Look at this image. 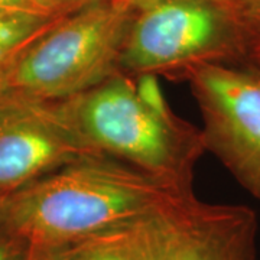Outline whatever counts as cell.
<instances>
[{
    "label": "cell",
    "instance_id": "1",
    "mask_svg": "<svg viewBox=\"0 0 260 260\" xmlns=\"http://www.w3.org/2000/svg\"><path fill=\"white\" fill-rule=\"evenodd\" d=\"M194 194L109 156L73 162L0 197V225L28 246L67 247Z\"/></svg>",
    "mask_w": 260,
    "mask_h": 260
},
{
    "label": "cell",
    "instance_id": "2",
    "mask_svg": "<svg viewBox=\"0 0 260 260\" xmlns=\"http://www.w3.org/2000/svg\"><path fill=\"white\" fill-rule=\"evenodd\" d=\"M58 107L99 155L192 189L195 165L207 152L203 132L171 110L156 77L119 71Z\"/></svg>",
    "mask_w": 260,
    "mask_h": 260
},
{
    "label": "cell",
    "instance_id": "3",
    "mask_svg": "<svg viewBox=\"0 0 260 260\" xmlns=\"http://www.w3.org/2000/svg\"><path fill=\"white\" fill-rule=\"evenodd\" d=\"M133 13L94 0L52 20L0 67V103H58L119 73Z\"/></svg>",
    "mask_w": 260,
    "mask_h": 260
},
{
    "label": "cell",
    "instance_id": "4",
    "mask_svg": "<svg viewBox=\"0 0 260 260\" xmlns=\"http://www.w3.org/2000/svg\"><path fill=\"white\" fill-rule=\"evenodd\" d=\"M253 41L234 0H162L133 13L119 70L178 78L198 65H242Z\"/></svg>",
    "mask_w": 260,
    "mask_h": 260
},
{
    "label": "cell",
    "instance_id": "5",
    "mask_svg": "<svg viewBox=\"0 0 260 260\" xmlns=\"http://www.w3.org/2000/svg\"><path fill=\"white\" fill-rule=\"evenodd\" d=\"M203 117L205 150L260 201V74L244 65L204 64L178 77Z\"/></svg>",
    "mask_w": 260,
    "mask_h": 260
},
{
    "label": "cell",
    "instance_id": "6",
    "mask_svg": "<svg viewBox=\"0 0 260 260\" xmlns=\"http://www.w3.org/2000/svg\"><path fill=\"white\" fill-rule=\"evenodd\" d=\"M94 156L58 103H0V197Z\"/></svg>",
    "mask_w": 260,
    "mask_h": 260
},
{
    "label": "cell",
    "instance_id": "7",
    "mask_svg": "<svg viewBox=\"0 0 260 260\" xmlns=\"http://www.w3.org/2000/svg\"><path fill=\"white\" fill-rule=\"evenodd\" d=\"M256 236L251 208L189 195L171 211L168 260H256Z\"/></svg>",
    "mask_w": 260,
    "mask_h": 260
},
{
    "label": "cell",
    "instance_id": "8",
    "mask_svg": "<svg viewBox=\"0 0 260 260\" xmlns=\"http://www.w3.org/2000/svg\"><path fill=\"white\" fill-rule=\"evenodd\" d=\"M175 205L70 244L64 260H168Z\"/></svg>",
    "mask_w": 260,
    "mask_h": 260
},
{
    "label": "cell",
    "instance_id": "9",
    "mask_svg": "<svg viewBox=\"0 0 260 260\" xmlns=\"http://www.w3.org/2000/svg\"><path fill=\"white\" fill-rule=\"evenodd\" d=\"M59 16L29 10L0 9V67L39 30Z\"/></svg>",
    "mask_w": 260,
    "mask_h": 260
},
{
    "label": "cell",
    "instance_id": "10",
    "mask_svg": "<svg viewBox=\"0 0 260 260\" xmlns=\"http://www.w3.org/2000/svg\"><path fill=\"white\" fill-rule=\"evenodd\" d=\"M28 250V243L0 225V260H26Z\"/></svg>",
    "mask_w": 260,
    "mask_h": 260
},
{
    "label": "cell",
    "instance_id": "11",
    "mask_svg": "<svg viewBox=\"0 0 260 260\" xmlns=\"http://www.w3.org/2000/svg\"><path fill=\"white\" fill-rule=\"evenodd\" d=\"M39 12L49 16H65L94 0H34Z\"/></svg>",
    "mask_w": 260,
    "mask_h": 260
},
{
    "label": "cell",
    "instance_id": "12",
    "mask_svg": "<svg viewBox=\"0 0 260 260\" xmlns=\"http://www.w3.org/2000/svg\"><path fill=\"white\" fill-rule=\"evenodd\" d=\"M234 3L253 39H260V0H234Z\"/></svg>",
    "mask_w": 260,
    "mask_h": 260
},
{
    "label": "cell",
    "instance_id": "13",
    "mask_svg": "<svg viewBox=\"0 0 260 260\" xmlns=\"http://www.w3.org/2000/svg\"><path fill=\"white\" fill-rule=\"evenodd\" d=\"M65 247L29 246L26 260H64Z\"/></svg>",
    "mask_w": 260,
    "mask_h": 260
},
{
    "label": "cell",
    "instance_id": "14",
    "mask_svg": "<svg viewBox=\"0 0 260 260\" xmlns=\"http://www.w3.org/2000/svg\"><path fill=\"white\" fill-rule=\"evenodd\" d=\"M0 9L39 12L34 0H0ZM39 13H42V12H39Z\"/></svg>",
    "mask_w": 260,
    "mask_h": 260
},
{
    "label": "cell",
    "instance_id": "15",
    "mask_svg": "<svg viewBox=\"0 0 260 260\" xmlns=\"http://www.w3.org/2000/svg\"><path fill=\"white\" fill-rule=\"evenodd\" d=\"M242 65L250 68L253 71L259 73L260 74V39H256L253 44H251L250 51L247 54V58L246 61L243 62Z\"/></svg>",
    "mask_w": 260,
    "mask_h": 260
},
{
    "label": "cell",
    "instance_id": "16",
    "mask_svg": "<svg viewBox=\"0 0 260 260\" xmlns=\"http://www.w3.org/2000/svg\"><path fill=\"white\" fill-rule=\"evenodd\" d=\"M114 2H117L119 5H123L124 8H127L132 12H139V10L148 9L162 0H114Z\"/></svg>",
    "mask_w": 260,
    "mask_h": 260
}]
</instances>
